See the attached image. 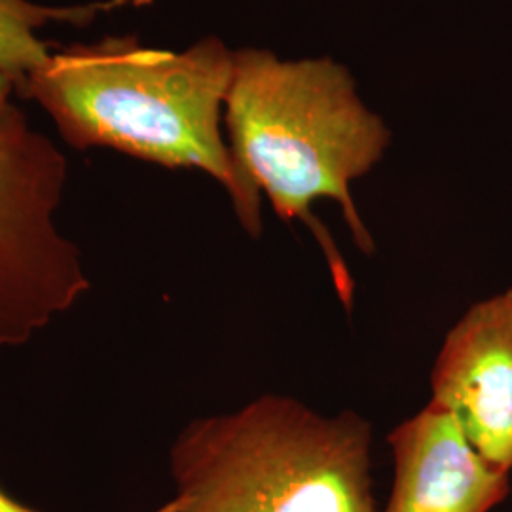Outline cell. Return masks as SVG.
Listing matches in <instances>:
<instances>
[{
	"label": "cell",
	"instance_id": "4",
	"mask_svg": "<svg viewBox=\"0 0 512 512\" xmlns=\"http://www.w3.org/2000/svg\"><path fill=\"white\" fill-rule=\"evenodd\" d=\"M65 184L67 158L2 99L0 348L29 344L92 291L80 249L55 224Z\"/></svg>",
	"mask_w": 512,
	"mask_h": 512
},
{
	"label": "cell",
	"instance_id": "9",
	"mask_svg": "<svg viewBox=\"0 0 512 512\" xmlns=\"http://www.w3.org/2000/svg\"><path fill=\"white\" fill-rule=\"evenodd\" d=\"M14 90H16V88H14L12 80L0 74V101H2V99H8L10 93L14 92Z\"/></svg>",
	"mask_w": 512,
	"mask_h": 512
},
{
	"label": "cell",
	"instance_id": "6",
	"mask_svg": "<svg viewBox=\"0 0 512 512\" xmlns=\"http://www.w3.org/2000/svg\"><path fill=\"white\" fill-rule=\"evenodd\" d=\"M393 482L384 512H490L509 495V475L476 454L456 420L435 403L387 437Z\"/></svg>",
	"mask_w": 512,
	"mask_h": 512
},
{
	"label": "cell",
	"instance_id": "1",
	"mask_svg": "<svg viewBox=\"0 0 512 512\" xmlns=\"http://www.w3.org/2000/svg\"><path fill=\"white\" fill-rule=\"evenodd\" d=\"M234 54L205 38L183 54L109 37L59 48L21 95L78 150L112 148L169 169H200L228 192L243 230L262 232L260 194L241 179L220 131Z\"/></svg>",
	"mask_w": 512,
	"mask_h": 512
},
{
	"label": "cell",
	"instance_id": "3",
	"mask_svg": "<svg viewBox=\"0 0 512 512\" xmlns=\"http://www.w3.org/2000/svg\"><path fill=\"white\" fill-rule=\"evenodd\" d=\"M372 427L285 395L190 421L169 450L177 512H376Z\"/></svg>",
	"mask_w": 512,
	"mask_h": 512
},
{
	"label": "cell",
	"instance_id": "5",
	"mask_svg": "<svg viewBox=\"0 0 512 512\" xmlns=\"http://www.w3.org/2000/svg\"><path fill=\"white\" fill-rule=\"evenodd\" d=\"M431 403L476 454L512 473V289L476 302L448 330L431 372Z\"/></svg>",
	"mask_w": 512,
	"mask_h": 512
},
{
	"label": "cell",
	"instance_id": "8",
	"mask_svg": "<svg viewBox=\"0 0 512 512\" xmlns=\"http://www.w3.org/2000/svg\"><path fill=\"white\" fill-rule=\"evenodd\" d=\"M0 512H42L38 509H33L25 503L18 501L16 497H12L10 494H6L2 488H0ZM152 512H177V501L175 499H169L167 503H164L162 507H158L156 511Z\"/></svg>",
	"mask_w": 512,
	"mask_h": 512
},
{
	"label": "cell",
	"instance_id": "2",
	"mask_svg": "<svg viewBox=\"0 0 512 512\" xmlns=\"http://www.w3.org/2000/svg\"><path fill=\"white\" fill-rule=\"evenodd\" d=\"M234 164L256 194L264 192L287 222L302 220L327 258L338 298L351 310L355 283L311 203L342 209L355 245L374 253V239L351 196L384 156L389 131L359 101L348 71L330 59L281 61L266 50L234 52L224 101Z\"/></svg>",
	"mask_w": 512,
	"mask_h": 512
},
{
	"label": "cell",
	"instance_id": "7",
	"mask_svg": "<svg viewBox=\"0 0 512 512\" xmlns=\"http://www.w3.org/2000/svg\"><path fill=\"white\" fill-rule=\"evenodd\" d=\"M129 0L95 2L86 6H40L29 0H0V74L10 78L21 93L27 78L40 69L54 46L38 38L37 31L50 21L86 25L97 14L128 4Z\"/></svg>",
	"mask_w": 512,
	"mask_h": 512
}]
</instances>
